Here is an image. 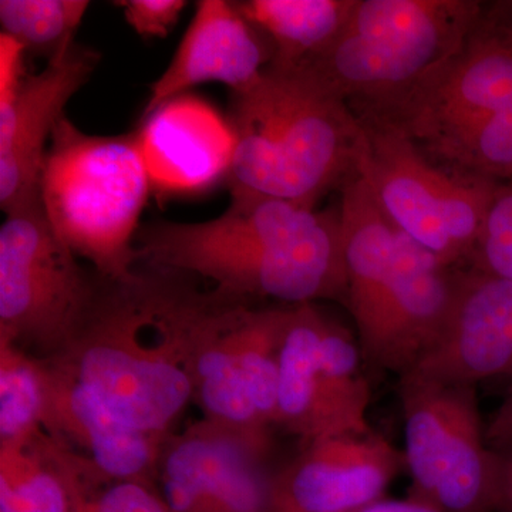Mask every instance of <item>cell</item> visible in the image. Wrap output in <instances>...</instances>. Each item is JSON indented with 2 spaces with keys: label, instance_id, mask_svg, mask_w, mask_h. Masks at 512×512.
I'll return each instance as SVG.
<instances>
[{
  "label": "cell",
  "instance_id": "cell-1",
  "mask_svg": "<svg viewBox=\"0 0 512 512\" xmlns=\"http://www.w3.org/2000/svg\"><path fill=\"white\" fill-rule=\"evenodd\" d=\"M235 302L244 301L198 291L170 269L148 266L126 281L100 276L79 328L47 360L131 427L164 440L192 402L201 349Z\"/></svg>",
  "mask_w": 512,
  "mask_h": 512
},
{
  "label": "cell",
  "instance_id": "cell-2",
  "mask_svg": "<svg viewBox=\"0 0 512 512\" xmlns=\"http://www.w3.org/2000/svg\"><path fill=\"white\" fill-rule=\"evenodd\" d=\"M138 262L214 282L231 298L292 306L346 299L348 276L338 210L274 198L231 200L205 222H154L138 229Z\"/></svg>",
  "mask_w": 512,
  "mask_h": 512
},
{
  "label": "cell",
  "instance_id": "cell-3",
  "mask_svg": "<svg viewBox=\"0 0 512 512\" xmlns=\"http://www.w3.org/2000/svg\"><path fill=\"white\" fill-rule=\"evenodd\" d=\"M229 123L231 200L274 198L316 210L357 173L365 148L355 111L298 67L268 64L232 93Z\"/></svg>",
  "mask_w": 512,
  "mask_h": 512
},
{
  "label": "cell",
  "instance_id": "cell-4",
  "mask_svg": "<svg viewBox=\"0 0 512 512\" xmlns=\"http://www.w3.org/2000/svg\"><path fill=\"white\" fill-rule=\"evenodd\" d=\"M447 170L512 178V23L493 6L457 52L402 93L369 106Z\"/></svg>",
  "mask_w": 512,
  "mask_h": 512
},
{
  "label": "cell",
  "instance_id": "cell-5",
  "mask_svg": "<svg viewBox=\"0 0 512 512\" xmlns=\"http://www.w3.org/2000/svg\"><path fill=\"white\" fill-rule=\"evenodd\" d=\"M150 191L143 133L92 136L66 116L47 147L40 200L50 224L97 275L126 281L136 274V237Z\"/></svg>",
  "mask_w": 512,
  "mask_h": 512
},
{
  "label": "cell",
  "instance_id": "cell-6",
  "mask_svg": "<svg viewBox=\"0 0 512 512\" xmlns=\"http://www.w3.org/2000/svg\"><path fill=\"white\" fill-rule=\"evenodd\" d=\"M484 10L474 0H356L335 40L296 67L349 107L379 103L457 52Z\"/></svg>",
  "mask_w": 512,
  "mask_h": 512
},
{
  "label": "cell",
  "instance_id": "cell-7",
  "mask_svg": "<svg viewBox=\"0 0 512 512\" xmlns=\"http://www.w3.org/2000/svg\"><path fill=\"white\" fill-rule=\"evenodd\" d=\"M355 114L365 131L359 171L394 227L450 268L470 261L500 183L440 167L399 127Z\"/></svg>",
  "mask_w": 512,
  "mask_h": 512
},
{
  "label": "cell",
  "instance_id": "cell-8",
  "mask_svg": "<svg viewBox=\"0 0 512 512\" xmlns=\"http://www.w3.org/2000/svg\"><path fill=\"white\" fill-rule=\"evenodd\" d=\"M404 464L412 500L444 512H493L500 454L488 446L476 386L400 377Z\"/></svg>",
  "mask_w": 512,
  "mask_h": 512
},
{
  "label": "cell",
  "instance_id": "cell-9",
  "mask_svg": "<svg viewBox=\"0 0 512 512\" xmlns=\"http://www.w3.org/2000/svg\"><path fill=\"white\" fill-rule=\"evenodd\" d=\"M79 256L56 234L42 200L6 214L0 227V339L52 359L72 339L96 295Z\"/></svg>",
  "mask_w": 512,
  "mask_h": 512
},
{
  "label": "cell",
  "instance_id": "cell-10",
  "mask_svg": "<svg viewBox=\"0 0 512 512\" xmlns=\"http://www.w3.org/2000/svg\"><path fill=\"white\" fill-rule=\"evenodd\" d=\"M352 335L313 303L289 306L278 357L275 426L302 444L370 433V386Z\"/></svg>",
  "mask_w": 512,
  "mask_h": 512
},
{
  "label": "cell",
  "instance_id": "cell-11",
  "mask_svg": "<svg viewBox=\"0 0 512 512\" xmlns=\"http://www.w3.org/2000/svg\"><path fill=\"white\" fill-rule=\"evenodd\" d=\"M25 49L0 33V208L5 214L40 198L47 143L74 94L100 62L74 42L37 74H26Z\"/></svg>",
  "mask_w": 512,
  "mask_h": 512
},
{
  "label": "cell",
  "instance_id": "cell-12",
  "mask_svg": "<svg viewBox=\"0 0 512 512\" xmlns=\"http://www.w3.org/2000/svg\"><path fill=\"white\" fill-rule=\"evenodd\" d=\"M271 443V436L197 421L161 444L158 490L173 512H275Z\"/></svg>",
  "mask_w": 512,
  "mask_h": 512
},
{
  "label": "cell",
  "instance_id": "cell-13",
  "mask_svg": "<svg viewBox=\"0 0 512 512\" xmlns=\"http://www.w3.org/2000/svg\"><path fill=\"white\" fill-rule=\"evenodd\" d=\"M404 464L375 431L303 444L301 454L274 474L275 512H355L383 500Z\"/></svg>",
  "mask_w": 512,
  "mask_h": 512
},
{
  "label": "cell",
  "instance_id": "cell-14",
  "mask_svg": "<svg viewBox=\"0 0 512 512\" xmlns=\"http://www.w3.org/2000/svg\"><path fill=\"white\" fill-rule=\"evenodd\" d=\"M409 373L471 386L512 375V279L457 272L439 338Z\"/></svg>",
  "mask_w": 512,
  "mask_h": 512
},
{
  "label": "cell",
  "instance_id": "cell-15",
  "mask_svg": "<svg viewBox=\"0 0 512 512\" xmlns=\"http://www.w3.org/2000/svg\"><path fill=\"white\" fill-rule=\"evenodd\" d=\"M42 362L46 384L42 427L47 436L107 476L157 483L164 440L134 429L86 384L50 360Z\"/></svg>",
  "mask_w": 512,
  "mask_h": 512
},
{
  "label": "cell",
  "instance_id": "cell-16",
  "mask_svg": "<svg viewBox=\"0 0 512 512\" xmlns=\"http://www.w3.org/2000/svg\"><path fill=\"white\" fill-rule=\"evenodd\" d=\"M264 39L235 2L201 0L173 59L150 86L143 119L198 84L224 83L232 93L248 89L272 59Z\"/></svg>",
  "mask_w": 512,
  "mask_h": 512
},
{
  "label": "cell",
  "instance_id": "cell-17",
  "mask_svg": "<svg viewBox=\"0 0 512 512\" xmlns=\"http://www.w3.org/2000/svg\"><path fill=\"white\" fill-rule=\"evenodd\" d=\"M457 271L399 231L397 269L375 342L363 362L406 375L429 352L446 322Z\"/></svg>",
  "mask_w": 512,
  "mask_h": 512
},
{
  "label": "cell",
  "instance_id": "cell-18",
  "mask_svg": "<svg viewBox=\"0 0 512 512\" xmlns=\"http://www.w3.org/2000/svg\"><path fill=\"white\" fill-rule=\"evenodd\" d=\"M340 232L348 289L346 301L360 353L375 340L397 269L399 229L384 214L372 185L357 173L340 188Z\"/></svg>",
  "mask_w": 512,
  "mask_h": 512
},
{
  "label": "cell",
  "instance_id": "cell-19",
  "mask_svg": "<svg viewBox=\"0 0 512 512\" xmlns=\"http://www.w3.org/2000/svg\"><path fill=\"white\" fill-rule=\"evenodd\" d=\"M235 5L269 40V64L291 69L335 40L352 15L356 0H245Z\"/></svg>",
  "mask_w": 512,
  "mask_h": 512
},
{
  "label": "cell",
  "instance_id": "cell-20",
  "mask_svg": "<svg viewBox=\"0 0 512 512\" xmlns=\"http://www.w3.org/2000/svg\"><path fill=\"white\" fill-rule=\"evenodd\" d=\"M43 441L66 485L70 512H173L154 481L107 476L47 434Z\"/></svg>",
  "mask_w": 512,
  "mask_h": 512
},
{
  "label": "cell",
  "instance_id": "cell-21",
  "mask_svg": "<svg viewBox=\"0 0 512 512\" xmlns=\"http://www.w3.org/2000/svg\"><path fill=\"white\" fill-rule=\"evenodd\" d=\"M43 434L0 443V512H70L66 485L47 453Z\"/></svg>",
  "mask_w": 512,
  "mask_h": 512
},
{
  "label": "cell",
  "instance_id": "cell-22",
  "mask_svg": "<svg viewBox=\"0 0 512 512\" xmlns=\"http://www.w3.org/2000/svg\"><path fill=\"white\" fill-rule=\"evenodd\" d=\"M45 399L42 360L0 339V443H19L39 436Z\"/></svg>",
  "mask_w": 512,
  "mask_h": 512
},
{
  "label": "cell",
  "instance_id": "cell-23",
  "mask_svg": "<svg viewBox=\"0 0 512 512\" xmlns=\"http://www.w3.org/2000/svg\"><path fill=\"white\" fill-rule=\"evenodd\" d=\"M89 6L87 0H0V33L26 55L50 62L73 45Z\"/></svg>",
  "mask_w": 512,
  "mask_h": 512
},
{
  "label": "cell",
  "instance_id": "cell-24",
  "mask_svg": "<svg viewBox=\"0 0 512 512\" xmlns=\"http://www.w3.org/2000/svg\"><path fill=\"white\" fill-rule=\"evenodd\" d=\"M470 262L484 274L512 279V178L495 188Z\"/></svg>",
  "mask_w": 512,
  "mask_h": 512
},
{
  "label": "cell",
  "instance_id": "cell-25",
  "mask_svg": "<svg viewBox=\"0 0 512 512\" xmlns=\"http://www.w3.org/2000/svg\"><path fill=\"white\" fill-rule=\"evenodd\" d=\"M117 5L124 10L128 25L138 35L165 37L187 3L184 0H123Z\"/></svg>",
  "mask_w": 512,
  "mask_h": 512
},
{
  "label": "cell",
  "instance_id": "cell-26",
  "mask_svg": "<svg viewBox=\"0 0 512 512\" xmlns=\"http://www.w3.org/2000/svg\"><path fill=\"white\" fill-rule=\"evenodd\" d=\"M485 439L497 453L512 450V386L485 424Z\"/></svg>",
  "mask_w": 512,
  "mask_h": 512
},
{
  "label": "cell",
  "instance_id": "cell-27",
  "mask_svg": "<svg viewBox=\"0 0 512 512\" xmlns=\"http://www.w3.org/2000/svg\"><path fill=\"white\" fill-rule=\"evenodd\" d=\"M355 512H444L431 507V505L420 503V501L412 500H380L372 505L357 510Z\"/></svg>",
  "mask_w": 512,
  "mask_h": 512
},
{
  "label": "cell",
  "instance_id": "cell-28",
  "mask_svg": "<svg viewBox=\"0 0 512 512\" xmlns=\"http://www.w3.org/2000/svg\"><path fill=\"white\" fill-rule=\"evenodd\" d=\"M500 454V501L498 511L512 512V450Z\"/></svg>",
  "mask_w": 512,
  "mask_h": 512
},
{
  "label": "cell",
  "instance_id": "cell-29",
  "mask_svg": "<svg viewBox=\"0 0 512 512\" xmlns=\"http://www.w3.org/2000/svg\"><path fill=\"white\" fill-rule=\"evenodd\" d=\"M497 8L512 23V2L497 3Z\"/></svg>",
  "mask_w": 512,
  "mask_h": 512
}]
</instances>
